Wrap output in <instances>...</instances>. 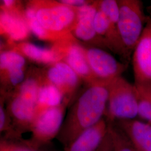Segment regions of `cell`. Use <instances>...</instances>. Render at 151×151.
I'll return each mask as SVG.
<instances>
[{
	"instance_id": "6da1fadb",
	"label": "cell",
	"mask_w": 151,
	"mask_h": 151,
	"mask_svg": "<svg viewBox=\"0 0 151 151\" xmlns=\"http://www.w3.org/2000/svg\"><path fill=\"white\" fill-rule=\"evenodd\" d=\"M108 85L99 82L87 85L71 103L57 138L65 150L82 133L105 118Z\"/></svg>"
},
{
	"instance_id": "7a4b0ae2",
	"label": "cell",
	"mask_w": 151,
	"mask_h": 151,
	"mask_svg": "<svg viewBox=\"0 0 151 151\" xmlns=\"http://www.w3.org/2000/svg\"><path fill=\"white\" fill-rule=\"evenodd\" d=\"M25 7L32 11L37 21L48 34L53 43L71 34L78 19V8L60 1H28Z\"/></svg>"
},
{
	"instance_id": "3957f363",
	"label": "cell",
	"mask_w": 151,
	"mask_h": 151,
	"mask_svg": "<svg viewBox=\"0 0 151 151\" xmlns=\"http://www.w3.org/2000/svg\"><path fill=\"white\" fill-rule=\"evenodd\" d=\"M118 2L119 16L117 29L128 63L140 39L148 16L145 15L140 0H118Z\"/></svg>"
},
{
	"instance_id": "277c9868",
	"label": "cell",
	"mask_w": 151,
	"mask_h": 151,
	"mask_svg": "<svg viewBox=\"0 0 151 151\" xmlns=\"http://www.w3.org/2000/svg\"><path fill=\"white\" fill-rule=\"evenodd\" d=\"M108 104L105 118L108 122L135 119L138 100L134 84L120 76L108 85Z\"/></svg>"
},
{
	"instance_id": "5b68a950",
	"label": "cell",
	"mask_w": 151,
	"mask_h": 151,
	"mask_svg": "<svg viewBox=\"0 0 151 151\" xmlns=\"http://www.w3.org/2000/svg\"><path fill=\"white\" fill-rule=\"evenodd\" d=\"M71 104L68 98H65L60 105L46 110L38 115L31 125V138L26 140L36 148H42L57 138L63 124L67 108Z\"/></svg>"
},
{
	"instance_id": "8992f818",
	"label": "cell",
	"mask_w": 151,
	"mask_h": 151,
	"mask_svg": "<svg viewBox=\"0 0 151 151\" xmlns=\"http://www.w3.org/2000/svg\"><path fill=\"white\" fill-rule=\"evenodd\" d=\"M79 42L70 34L55 42L52 47L60 60L68 65L86 85L98 83L88 63L85 47Z\"/></svg>"
},
{
	"instance_id": "52a82bcc",
	"label": "cell",
	"mask_w": 151,
	"mask_h": 151,
	"mask_svg": "<svg viewBox=\"0 0 151 151\" xmlns=\"http://www.w3.org/2000/svg\"><path fill=\"white\" fill-rule=\"evenodd\" d=\"M87 60L97 82L109 85L122 76L128 64L120 62L104 49L85 45Z\"/></svg>"
},
{
	"instance_id": "ba28073f",
	"label": "cell",
	"mask_w": 151,
	"mask_h": 151,
	"mask_svg": "<svg viewBox=\"0 0 151 151\" xmlns=\"http://www.w3.org/2000/svg\"><path fill=\"white\" fill-rule=\"evenodd\" d=\"M40 68L45 81L55 87L72 103L79 88L84 83L80 77L63 60Z\"/></svg>"
},
{
	"instance_id": "9c48e42d",
	"label": "cell",
	"mask_w": 151,
	"mask_h": 151,
	"mask_svg": "<svg viewBox=\"0 0 151 151\" xmlns=\"http://www.w3.org/2000/svg\"><path fill=\"white\" fill-rule=\"evenodd\" d=\"M132 65L136 86H151V17L132 53Z\"/></svg>"
},
{
	"instance_id": "30bf717a",
	"label": "cell",
	"mask_w": 151,
	"mask_h": 151,
	"mask_svg": "<svg viewBox=\"0 0 151 151\" xmlns=\"http://www.w3.org/2000/svg\"><path fill=\"white\" fill-rule=\"evenodd\" d=\"M97 8V1H92L88 5L78 7V22L71 34L81 43L106 50H109L107 44L98 35L95 27Z\"/></svg>"
},
{
	"instance_id": "8fae6325",
	"label": "cell",
	"mask_w": 151,
	"mask_h": 151,
	"mask_svg": "<svg viewBox=\"0 0 151 151\" xmlns=\"http://www.w3.org/2000/svg\"><path fill=\"white\" fill-rule=\"evenodd\" d=\"M5 97L6 108L14 128L17 134L22 138V133L30 132L35 119L37 104L15 92H12Z\"/></svg>"
},
{
	"instance_id": "7c38bea8",
	"label": "cell",
	"mask_w": 151,
	"mask_h": 151,
	"mask_svg": "<svg viewBox=\"0 0 151 151\" xmlns=\"http://www.w3.org/2000/svg\"><path fill=\"white\" fill-rule=\"evenodd\" d=\"M138 151H151V124L137 119L113 122Z\"/></svg>"
},
{
	"instance_id": "4fadbf2b",
	"label": "cell",
	"mask_w": 151,
	"mask_h": 151,
	"mask_svg": "<svg viewBox=\"0 0 151 151\" xmlns=\"http://www.w3.org/2000/svg\"><path fill=\"white\" fill-rule=\"evenodd\" d=\"M108 132V122L103 118L78 135L65 151H96Z\"/></svg>"
},
{
	"instance_id": "5bb4252c",
	"label": "cell",
	"mask_w": 151,
	"mask_h": 151,
	"mask_svg": "<svg viewBox=\"0 0 151 151\" xmlns=\"http://www.w3.org/2000/svg\"><path fill=\"white\" fill-rule=\"evenodd\" d=\"M30 32L25 18L1 10V34L7 39L8 47L27 38Z\"/></svg>"
},
{
	"instance_id": "9a60e30c",
	"label": "cell",
	"mask_w": 151,
	"mask_h": 151,
	"mask_svg": "<svg viewBox=\"0 0 151 151\" xmlns=\"http://www.w3.org/2000/svg\"><path fill=\"white\" fill-rule=\"evenodd\" d=\"M9 47L21 53L27 60L39 65L47 66L60 60L52 47L50 48H44L30 42H22Z\"/></svg>"
},
{
	"instance_id": "2e32d148",
	"label": "cell",
	"mask_w": 151,
	"mask_h": 151,
	"mask_svg": "<svg viewBox=\"0 0 151 151\" xmlns=\"http://www.w3.org/2000/svg\"><path fill=\"white\" fill-rule=\"evenodd\" d=\"M42 82L38 94L36 117L46 110L60 105L65 99L63 94L55 87L45 81L42 73Z\"/></svg>"
},
{
	"instance_id": "e0dca14e",
	"label": "cell",
	"mask_w": 151,
	"mask_h": 151,
	"mask_svg": "<svg viewBox=\"0 0 151 151\" xmlns=\"http://www.w3.org/2000/svg\"><path fill=\"white\" fill-rule=\"evenodd\" d=\"M27 60L15 50L6 49L1 50L0 73L16 69L28 68Z\"/></svg>"
},
{
	"instance_id": "ac0fdd59",
	"label": "cell",
	"mask_w": 151,
	"mask_h": 151,
	"mask_svg": "<svg viewBox=\"0 0 151 151\" xmlns=\"http://www.w3.org/2000/svg\"><path fill=\"white\" fill-rule=\"evenodd\" d=\"M108 123V130L112 140L113 151H138L116 125L113 123Z\"/></svg>"
},
{
	"instance_id": "d6986e66",
	"label": "cell",
	"mask_w": 151,
	"mask_h": 151,
	"mask_svg": "<svg viewBox=\"0 0 151 151\" xmlns=\"http://www.w3.org/2000/svg\"><path fill=\"white\" fill-rule=\"evenodd\" d=\"M135 88L138 100V116L151 124V97L144 88L138 86H135Z\"/></svg>"
},
{
	"instance_id": "ffe728a7",
	"label": "cell",
	"mask_w": 151,
	"mask_h": 151,
	"mask_svg": "<svg viewBox=\"0 0 151 151\" xmlns=\"http://www.w3.org/2000/svg\"><path fill=\"white\" fill-rule=\"evenodd\" d=\"M0 151H45L42 148H36L30 145L27 140L9 139L1 138Z\"/></svg>"
},
{
	"instance_id": "44dd1931",
	"label": "cell",
	"mask_w": 151,
	"mask_h": 151,
	"mask_svg": "<svg viewBox=\"0 0 151 151\" xmlns=\"http://www.w3.org/2000/svg\"><path fill=\"white\" fill-rule=\"evenodd\" d=\"M98 9L101 11L108 19L117 25L119 16V4L118 0L97 1Z\"/></svg>"
},
{
	"instance_id": "7402d4cb",
	"label": "cell",
	"mask_w": 151,
	"mask_h": 151,
	"mask_svg": "<svg viewBox=\"0 0 151 151\" xmlns=\"http://www.w3.org/2000/svg\"><path fill=\"white\" fill-rule=\"evenodd\" d=\"M96 151H113L112 140L109 133V130L102 143Z\"/></svg>"
},
{
	"instance_id": "603a6c76",
	"label": "cell",
	"mask_w": 151,
	"mask_h": 151,
	"mask_svg": "<svg viewBox=\"0 0 151 151\" xmlns=\"http://www.w3.org/2000/svg\"><path fill=\"white\" fill-rule=\"evenodd\" d=\"M60 2L65 4L67 5L75 7H80L83 6L88 5L91 4L92 1H86V0H61Z\"/></svg>"
},
{
	"instance_id": "cb8c5ba5",
	"label": "cell",
	"mask_w": 151,
	"mask_h": 151,
	"mask_svg": "<svg viewBox=\"0 0 151 151\" xmlns=\"http://www.w3.org/2000/svg\"><path fill=\"white\" fill-rule=\"evenodd\" d=\"M141 87H143V88H144L145 89H146V90H147V91L148 92V93L150 94V96L151 97V86H146V87H143V86H139Z\"/></svg>"
},
{
	"instance_id": "d4e9b609",
	"label": "cell",
	"mask_w": 151,
	"mask_h": 151,
	"mask_svg": "<svg viewBox=\"0 0 151 151\" xmlns=\"http://www.w3.org/2000/svg\"><path fill=\"white\" fill-rule=\"evenodd\" d=\"M149 10H150V11H151V5H150V6H149Z\"/></svg>"
}]
</instances>
